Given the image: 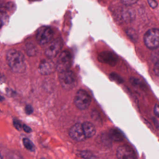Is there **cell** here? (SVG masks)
<instances>
[{
  "mask_svg": "<svg viewBox=\"0 0 159 159\" xmlns=\"http://www.w3.org/2000/svg\"><path fill=\"white\" fill-rule=\"evenodd\" d=\"M6 60L10 69L14 72L23 73L26 70L25 57L20 51L10 49L6 54Z\"/></svg>",
  "mask_w": 159,
  "mask_h": 159,
  "instance_id": "1",
  "label": "cell"
},
{
  "mask_svg": "<svg viewBox=\"0 0 159 159\" xmlns=\"http://www.w3.org/2000/svg\"><path fill=\"white\" fill-rule=\"evenodd\" d=\"M59 80L61 86L65 90H71L76 86L75 75L69 70L59 73Z\"/></svg>",
  "mask_w": 159,
  "mask_h": 159,
  "instance_id": "2",
  "label": "cell"
},
{
  "mask_svg": "<svg viewBox=\"0 0 159 159\" xmlns=\"http://www.w3.org/2000/svg\"><path fill=\"white\" fill-rule=\"evenodd\" d=\"M146 46L149 49H156L159 47V29L153 28L146 32L144 36Z\"/></svg>",
  "mask_w": 159,
  "mask_h": 159,
  "instance_id": "3",
  "label": "cell"
},
{
  "mask_svg": "<svg viewBox=\"0 0 159 159\" xmlns=\"http://www.w3.org/2000/svg\"><path fill=\"white\" fill-rule=\"evenodd\" d=\"M72 64V57L68 51H64L60 55L56 64V70L59 73L68 71Z\"/></svg>",
  "mask_w": 159,
  "mask_h": 159,
  "instance_id": "4",
  "label": "cell"
},
{
  "mask_svg": "<svg viewBox=\"0 0 159 159\" xmlns=\"http://www.w3.org/2000/svg\"><path fill=\"white\" fill-rule=\"evenodd\" d=\"M91 103V97L89 94L84 90L78 91L74 98V103L75 106L80 110H85L89 108Z\"/></svg>",
  "mask_w": 159,
  "mask_h": 159,
  "instance_id": "5",
  "label": "cell"
},
{
  "mask_svg": "<svg viewBox=\"0 0 159 159\" xmlns=\"http://www.w3.org/2000/svg\"><path fill=\"white\" fill-rule=\"evenodd\" d=\"M53 36V31L50 27L42 26L38 29L36 33V41L40 45H45L52 40Z\"/></svg>",
  "mask_w": 159,
  "mask_h": 159,
  "instance_id": "6",
  "label": "cell"
},
{
  "mask_svg": "<svg viewBox=\"0 0 159 159\" xmlns=\"http://www.w3.org/2000/svg\"><path fill=\"white\" fill-rule=\"evenodd\" d=\"M63 46L62 41L60 38H57L50 42L45 51V54L48 59L54 58L60 52Z\"/></svg>",
  "mask_w": 159,
  "mask_h": 159,
  "instance_id": "7",
  "label": "cell"
},
{
  "mask_svg": "<svg viewBox=\"0 0 159 159\" xmlns=\"http://www.w3.org/2000/svg\"><path fill=\"white\" fill-rule=\"evenodd\" d=\"M56 64L50 59L41 61L38 68L39 73L43 75H48L55 72Z\"/></svg>",
  "mask_w": 159,
  "mask_h": 159,
  "instance_id": "8",
  "label": "cell"
},
{
  "mask_svg": "<svg viewBox=\"0 0 159 159\" xmlns=\"http://www.w3.org/2000/svg\"><path fill=\"white\" fill-rule=\"evenodd\" d=\"M69 134L71 138L76 142H82L86 139L82 124L80 123H76L72 126L70 129Z\"/></svg>",
  "mask_w": 159,
  "mask_h": 159,
  "instance_id": "9",
  "label": "cell"
},
{
  "mask_svg": "<svg viewBox=\"0 0 159 159\" xmlns=\"http://www.w3.org/2000/svg\"><path fill=\"white\" fill-rule=\"evenodd\" d=\"M116 156L118 159H136L134 151L127 145L119 147L117 149Z\"/></svg>",
  "mask_w": 159,
  "mask_h": 159,
  "instance_id": "10",
  "label": "cell"
},
{
  "mask_svg": "<svg viewBox=\"0 0 159 159\" xmlns=\"http://www.w3.org/2000/svg\"><path fill=\"white\" fill-rule=\"evenodd\" d=\"M98 60L100 62L106 63L111 66H114L116 64L117 57L114 53L110 51H103L98 55Z\"/></svg>",
  "mask_w": 159,
  "mask_h": 159,
  "instance_id": "11",
  "label": "cell"
},
{
  "mask_svg": "<svg viewBox=\"0 0 159 159\" xmlns=\"http://www.w3.org/2000/svg\"><path fill=\"white\" fill-rule=\"evenodd\" d=\"M83 132L86 138L93 137L96 133V129L94 125L90 122H85L82 124Z\"/></svg>",
  "mask_w": 159,
  "mask_h": 159,
  "instance_id": "12",
  "label": "cell"
},
{
  "mask_svg": "<svg viewBox=\"0 0 159 159\" xmlns=\"http://www.w3.org/2000/svg\"><path fill=\"white\" fill-rule=\"evenodd\" d=\"M109 137L115 142H121L124 139L122 133L117 129H112L109 131Z\"/></svg>",
  "mask_w": 159,
  "mask_h": 159,
  "instance_id": "13",
  "label": "cell"
},
{
  "mask_svg": "<svg viewBox=\"0 0 159 159\" xmlns=\"http://www.w3.org/2000/svg\"><path fill=\"white\" fill-rule=\"evenodd\" d=\"M26 51L28 56L30 57H34L37 54V48L33 44L29 43L26 46Z\"/></svg>",
  "mask_w": 159,
  "mask_h": 159,
  "instance_id": "14",
  "label": "cell"
},
{
  "mask_svg": "<svg viewBox=\"0 0 159 159\" xmlns=\"http://www.w3.org/2000/svg\"><path fill=\"white\" fill-rule=\"evenodd\" d=\"M23 144L25 148L29 151L33 152L35 149V147L32 142L27 138L23 139Z\"/></svg>",
  "mask_w": 159,
  "mask_h": 159,
  "instance_id": "15",
  "label": "cell"
},
{
  "mask_svg": "<svg viewBox=\"0 0 159 159\" xmlns=\"http://www.w3.org/2000/svg\"><path fill=\"white\" fill-rule=\"evenodd\" d=\"M77 156L80 157L85 159H92L94 158L93 155L89 151H79L77 154Z\"/></svg>",
  "mask_w": 159,
  "mask_h": 159,
  "instance_id": "16",
  "label": "cell"
},
{
  "mask_svg": "<svg viewBox=\"0 0 159 159\" xmlns=\"http://www.w3.org/2000/svg\"><path fill=\"white\" fill-rule=\"evenodd\" d=\"M127 35L133 41H136L137 39V35L135 31L132 29H129L126 31Z\"/></svg>",
  "mask_w": 159,
  "mask_h": 159,
  "instance_id": "17",
  "label": "cell"
},
{
  "mask_svg": "<svg viewBox=\"0 0 159 159\" xmlns=\"http://www.w3.org/2000/svg\"><path fill=\"white\" fill-rule=\"evenodd\" d=\"M110 79H112L114 81L117 82L119 83H122L123 80L122 78L117 74L115 73H112L110 74Z\"/></svg>",
  "mask_w": 159,
  "mask_h": 159,
  "instance_id": "18",
  "label": "cell"
},
{
  "mask_svg": "<svg viewBox=\"0 0 159 159\" xmlns=\"http://www.w3.org/2000/svg\"><path fill=\"white\" fill-rule=\"evenodd\" d=\"M13 124L15 128L18 130H20L22 129V126L20 122L16 119H14L13 120Z\"/></svg>",
  "mask_w": 159,
  "mask_h": 159,
  "instance_id": "19",
  "label": "cell"
},
{
  "mask_svg": "<svg viewBox=\"0 0 159 159\" xmlns=\"http://www.w3.org/2000/svg\"><path fill=\"white\" fill-rule=\"evenodd\" d=\"M25 113L28 115H30L33 113V108L31 105H28L25 107Z\"/></svg>",
  "mask_w": 159,
  "mask_h": 159,
  "instance_id": "20",
  "label": "cell"
},
{
  "mask_svg": "<svg viewBox=\"0 0 159 159\" xmlns=\"http://www.w3.org/2000/svg\"><path fill=\"white\" fill-rule=\"evenodd\" d=\"M154 71L156 75L159 77V59L155 63L154 67Z\"/></svg>",
  "mask_w": 159,
  "mask_h": 159,
  "instance_id": "21",
  "label": "cell"
},
{
  "mask_svg": "<svg viewBox=\"0 0 159 159\" xmlns=\"http://www.w3.org/2000/svg\"><path fill=\"white\" fill-rule=\"evenodd\" d=\"M5 20V15L3 12L0 11V29L2 28L4 24Z\"/></svg>",
  "mask_w": 159,
  "mask_h": 159,
  "instance_id": "22",
  "label": "cell"
},
{
  "mask_svg": "<svg viewBox=\"0 0 159 159\" xmlns=\"http://www.w3.org/2000/svg\"><path fill=\"white\" fill-rule=\"evenodd\" d=\"M149 6L152 7V8H155L157 7L158 3L157 1H153V0H148V1Z\"/></svg>",
  "mask_w": 159,
  "mask_h": 159,
  "instance_id": "23",
  "label": "cell"
},
{
  "mask_svg": "<svg viewBox=\"0 0 159 159\" xmlns=\"http://www.w3.org/2000/svg\"><path fill=\"white\" fill-rule=\"evenodd\" d=\"M154 112L155 115L159 118V105L156 104L154 108Z\"/></svg>",
  "mask_w": 159,
  "mask_h": 159,
  "instance_id": "24",
  "label": "cell"
},
{
  "mask_svg": "<svg viewBox=\"0 0 159 159\" xmlns=\"http://www.w3.org/2000/svg\"><path fill=\"white\" fill-rule=\"evenodd\" d=\"M22 129H23V130L27 133H30L32 132L31 129L27 125H23L22 126Z\"/></svg>",
  "mask_w": 159,
  "mask_h": 159,
  "instance_id": "25",
  "label": "cell"
},
{
  "mask_svg": "<svg viewBox=\"0 0 159 159\" xmlns=\"http://www.w3.org/2000/svg\"><path fill=\"white\" fill-rule=\"evenodd\" d=\"M121 2L126 5H131L137 2L136 1H121Z\"/></svg>",
  "mask_w": 159,
  "mask_h": 159,
  "instance_id": "26",
  "label": "cell"
},
{
  "mask_svg": "<svg viewBox=\"0 0 159 159\" xmlns=\"http://www.w3.org/2000/svg\"><path fill=\"white\" fill-rule=\"evenodd\" d=\"M5 80L6 78L4 76V75L0 74V83H4Z\"/></svg>",
  "mask_w": 159,
  "mask_h": 159,
  "instance_id": "27",
  "label": "cell"
},
{
  "mask_svg": "<svg viewBox=\"0 0 159 159\" xmlns=\"http://www.w3.org/2000/svg\"><path fill=\"white\" fill-rule=\"evenodd\" d=\"M4 98L0 95V101H2L3 100Z\"/></svg>",
  "mask_w": 159,
  "mask_h": 159,
  "instance_id": "28",
  "label": "cell"
},
{
  "mask_svg": "<svg viewBox=\"0 0 159 159\" xmlns=\"http://www.w3.org/2000/svg\"><path fill=\"white\" fill-rule=\"evenodd\" d=\"M0 159H2V156H1V154H0Z\"/></svg>",
  "mask_w": 159,
  "mask_h": 159,
  "instance_id": "29",
  "label": "cell"
},
{
  "mask_svg": "<svg viewBox=\"0 0 159 159\" xmlns=\"http://www.w3.org/2000/svg\"><path fill=\"white\" fill-rule=\"evenodd\" d=\"M45 159V158H42V159Z\"/></svg>",
  "mask_w": 159,
  "mask_h": 159,
  "instance_id": "30",
  "label": "cell"
}]
</instances>
